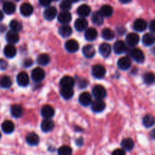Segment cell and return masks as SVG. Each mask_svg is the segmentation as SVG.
Listing matches in <instances>:
<instances>
[{"mask_svg": "<svg viewBox=\"0 0 155 155\" xmlns=\"http://www.w3.org/2000/svg\"><path fill=\"white\" fill-rule=\"evenodd\" d=\"M99 12L104 18H109L113 15L114 9L109 5H104L102 7H101Z\"/></svg>", "mask_w": 155, "mask_h": 155, "instance_id": "obj_29", "label": "cell"}, {"mask_svg": "<svg viewBox=\"0 0 155 155\" xmlns=\"http://www.w3.org/2000/svg\"><path fill=\"white\" fill-rule=\"evenodd\" d=\"M20 12L24 17H29L33 14V7L30 3H24L20 7Z\"/></svg>", "mask_w": 155, "mask_h": 155, "instance_id": "obj_14", "label": "cell"}, {"mask_svg": "<svg viewBox=\"0 0 155 155\" xmlns=\"http://www.w3.org/2000/svg\"><path fill=\"white\" fill-rule=\"evenodd\" d=\"M119 1L123 4H128L130 2H132V0H119Z\"/></svg>", "mask_w": 155, "mask_h": 155, "instance_id": "obj_52", "label": "cell"}, {"mask_svg": "<svg viewBox=\"0 0 155 155\" xmlns=\"http://www.w3.org/2000/svg\"><path fill=\"white\" fill-rule=\"evenodd\" d=\"M12 81L8 76H3L0 78V87L3 89H8L12 86Z\"/></svg>", "mask_w": 155, "mask_h": 155, "instance_id": "obj_39", "label": "cell"}, {"mask_svg": "<svg viewBox=\"0 0 155 155\" xmlns=\"http://www.w3.org/2000/svg\"><path fill=\"white\" fill-rule=\"evenodd\" d=\"M92 21L94 24L100 26L104 22V17L100 14L99 12H95L92 14Z\"/></svg>", "mask_w": 155, "mask_h": 155, "instance_id": "obj_37", "label": "cell"}, {"mask_svg": "<svg viewBox=\"0 0 155 155\" xmlns=\"http://www.w3.org/2000/svg\"><path fill=\"white\" fill-rule=\"evenodd\" d=\"M92 95L95 97L96 99L102 100V98H105L107 92L104 86H101V85H97V86H94L92 89Z\"/></svg>", "mask_w": 155, "mask_h": 155, "instance_id": "obj_2", "label": "cell"}, {"mask_svg": "<svg viewBox=\"0 0 155 155\" xmlns=\"http://www.w3.org/2000/svg\"><path fill=\"white\" fill-rule=\"evenodd\" d=\"M142 42L146 46H151L155 43V36L151 33H146L142 38Z\"/></svg>", "mask_w": 155, "mask_h": 155, "instance_id": "obj_31", "label": "cell"}, {"mask_svg": "<svg viewBox=\"0 0 155 155\" xmlns=\"http://www.w3.org/2000/svg\"><path fill=\"white\" fill-rule=\"evenodd\" d=\"M2 130L6 134H10L15 130V124L11 120H5L2 124Z\"/></svg>", "mask_w": 155, "mask_h": 155, "instance_id": "obj_22", "label": "cell"}, {"mask_svg": "<svg viewBox=\"0 0 155 155\" xmlns=\"http://www.w3.org/2000/svg\"><path fill=\"white\" fill-rule=\"evenodd\" d=\"M60 93L64 99H70L74 95V90H73V88L61 87V88Z\"/></svg>", "mask_w": 155, "mask_h": 155, "instance_id": "obj_34", "label": "cell"}, {"mask_svg": "<svg viewBox=\"0 0 155 155\" xmlns=\"http://www.w3.org/2000/svg\"><path fill=\"white\" fill-rule=\"evenodd\" d=\"M79 48H80V45L75 39H69L65 43V48L70 53L77 52L79 50Z\"/></svg>", "mask_w": 155, "mask_h": 155, "instance_id": "obj_5", "label": "cell"}, {"mask_svg": "<svg viewBox=\"0 0 155 155\" xmlns=\"http://www.w3.org/2000/svg\"><path fill=\"white\" fill-rule=\"evenodd\" d=\"M26 141L28 145H32V146L37 145L39 142V136L35 133H30L26 137Z\"/></svg>", "mask_w": 155, "mask_h": 155, "instance_id": "obj_23", "label": "cell"}, {"mask_svg": "<svg viewBox=\"0 0 155 155\" xmlns=\"http://www.w3.org/2000/svg\"><path fill=\"white\" fill-rule=\"evenodd\" d=\"M151 52H152L153 54H154L155 55V46L154 47V48H151Z\"/></svg>", "mask_w": 155, "mask_h": 155, "instance_id": "obj_54", "label": "cell"}, {"mask_svg": "<svg viewBox=\"0 0 155 155\" xmlns=\"http://www.w3.org/2000/svg\"><path fill=\"white\" fill-rule=\"evenodd\" d=\"M139 39H140V38L137 33H130L126 37V42L130 46H135L139 43Z\"/></svg>", "mask_w": 155, "mask_h": 155, "instance_id": "obj_13", "label": "cell"}, {"mask_svg": "<svg viewBox=\"0 0 155 155\" xmlns=\"http://www.w3.org/2000/svg\"><path fill=\"white\" fill-rule=\"evenodd\" d=\"M11 114L15 118L21 117L23 115V107L20 104H13L11 107Z\"/></svg>", "mask_w": 155, "mask_h": 155, "instance_id": "obj_28", "label": "cell"}, {"mask_svg": "<svg viewBox=\"0 0 155 155\" xmlns=\"http://www.w3.org/2000/svg\"><path fill=\"white\" fill-rule=\"evenodd\" d=\"M112 155H126L125 151L124 149H121V148H118V149L114 150L112 153Z\"/></svg>", "mask_w": 155, "mask_h": 155, "instance_id": "obj_45", "label": "cell"}, {"mask_svg": "<svg viewBox=\"0 0 155 155\" xmlns=\"http://www.w3.org/2000/svg\"><path fill=\"white\" fill-rule=\"evenodd\" d=\"M53 1H58V0H53Z\"/></svg>", "mask_w": 155, "mask_h": 155, "instance_id": "obj_57", "label": "cell"}, {"mask_svg": "<svg viewBox=\"0 0 155 155\" xmlns=\"http://www.w3.org/2000/svg\"><path fill=\"white\" fill-rule=\"evenodd\" d=\"M121 146L124 151H130L134 148V142L130 138H127L121 142Z\"/></svg>", "mask_w": 155, "mask_h": 155, "instance_id": "obj_27", "label": "cell"}, {"mask_svg": "<svg viewBox=\"0 0 155 155\" xmlns=\"http://www.w3.org/2000/svg\"><path fill=\"white\" fill-rule=\"evenodd\" d=\"M149 30L152 33H155V20H152L149 23Z\"/></svg>", "mask_w": 155, "mask_h": 155, "instance_id": "obj_47", "label": "cell"}, {"mask_svg": "<svg viewBox=\"0 0 155 155\" xmlns=\"http://www.w3.org/2000/svg\"><path fill=\"white\" fill-rule=\"evenodd\" d=\"M147 28V22L144 19L139 18L136 19L133 23V29L136 31L138 32H143L146 30Z\"/></svg>", "mask_w": 155, "mask_h": 155, "instance_id": "obj_11", "label": "cell"}, {"mask_svg": "<svg viewBox=\"0 0 155 155\" xmlns=\"http://www.w3.org/2000/svg\"><path fill=\"white\" fill-rule=\"evenodd\" d=\"M150 136L152 139H155V129L151 130V133H150Z\"/></svg>", "mask_w": 155, "mask_h": 155, "instance_id": "obj_51", "label": "cell"}, {"mask_svg": "<svg viewBox=\"0 0 155 155\" xmlns=\"http://www.w3.org/2000/svg\"><path fill=\"white\" fill-rule=\"evenodd\" d=\"M72 7V2L69 0H63L60 4V8L63 12H68Z\"/></svg>", "mask_w": 155, "mask_h": 155, "instance_id": "obj_43", "label": "cell"}, {"mask_svg": "<svg viewBox=\"0 0 155 155\" xmlns=\"http://www.w3.org/2000/svg\"><path fill=\"white\" fill-rule=\"evenodd\" d=\"M58 155H72V149L68 145H64L58 150Z\"/></svg>", "mask_w": 155, "mask_h": 155, "instance_id": "obj_42", "label": "cell"}, {"mask_svg": "<svg viewBox=\"0 0 155 155\" xmlns=\"http://www.w3.org/2000/svg\"><path fill=\"white\" fill-rule=\"evenodd\" d=\"M10 28L11 30H13V31L15 32H19L22 30L23 26L21 24V23L20 21H17V20H12L10 22Z\"/></svg>", "mask_w": 155, "mask_h": 155, "instance_id": "obj_40", "label": "cell"}, {"mask_svg": "<svg viewBox=\"0 0 155 155\" xmlns=\"http://www.w3.org/2000/svg\"><path fill=\"white\" fill-rule=\"evenodd\" d=\"M98 36V32L95 28H89L86 30L85 32V38L88 41H93L95 40Z\"/></svg>", "mask_w": 155, "mask_h": 155, "instance_id": "obj_32", "label": "cell"}, {"mask_svg": "<svg viewBox=\"0 0 155 155\" xmlns=\"http://www.w3.org/2000/svg\"><path fill=\"white\" fill-rule=\"evenodd\" d=\"M91 13V8L88 5H81L80 7L77 8V14L80 15L81 18H86L89 16Z\"/></svg>", "mask_w": 155, "mask_h": 155, "instance_id": "obj_25", "label": "cell"}, {"mask_svg": "<svg viewBox=\"0 0 155 155\" xmlns=\"http://www.w3.org/2000/svg\"><path fill=\"white\" fill-rule=\"evenodd\" d=\"M71 19H72V16L69 12H62L58 16V20L59 22L64 25H67V24L71 22Z\"/></svg>", "mask_w": 155, "mask_h": 155, "instance_id": "obj_19", "label": "cell"}, {"mask_svg": "<svg viewBox=\"0 0 155 155\" xmlns=\"http://www.w3.org/2000/svg\"><path fill=\"white\" fill-rule=\"evenodd\" d=\"M142 123L145 127L149 128V127H153L155 124V117L151 114L145 115L142 120Z\"/></svg>", "mask_w": 155, "mask_h": 155, "instance_id": "obj_33", "label": "cell"}, {"mask_svg": "<svg viewBox=\"0 0 155 155\" xmlns=\"http://www.w3.org/2000/svg\"><path fill=\"white\" fill-rule=\"evenodd\" d=\"M105 103L101 99H96L92 102V110L95 113H100L105 108Z\"/></svg>", "mask_w": 155, "mask_h": 155, "instance_id": "obj_8", "label": "cell"}, {"mask_svg": "<svg viewBox=\"0 0 155 155\" xmlns=\"http://www.w3.org/2000/svg\"><path fill=\"white\" fill-rule=\"evenodd\" d=\"M8 68V62L4 59H0V70L3 71Z\"/></svg>", "mask_w": 155, "mask_h": 155, "instance_id": "obj_44", "label": "cell"}, {"mask_svg": "<svg viewBox=\"0 0 155 155\" xmlns=\"http://www.w3.org/2000/svg\"><path fill=\"white\" fill-rule=\"evenodd\" d=\"M5 39L9 44L13 45V44L17 43V42L19 41L20 37L18 32L13 31V30H10V31H8L7 33H6Z\"/></svg>", "mask_w": 155, "mask_h": 155, "instance_id": "obj_15", "label": "cell"}, {"mask_svg": "<svg viewBox=\"0 0 155 155\" xmlns=\"http://www.w3.org/2000/svg\"><path fill=\"white\" fill-rule=\"evenodd\" d=\"M92 74L95 78L102 79L106 74V69L103 65H94L92 68Z\"/></svg>", "mask_w": 155, "mask_h": 155, "instance_id": "obj_1", "label": "cell"}, {"mask_svg": "<svg viewBox=\"0 0 155 155\" xmlns=\"http://www.w3.org/2000/svg\"><path fill=\"white\" fill-rule=\"evenodd\" d=\"M15 1H20V0H15Z\"/></svg>", "mask_w": 155, "mask_h": 155, "instance_id": "obj_58", "label": "cell"}, {"mask_svg": "<svg viewBox=\"0 0 155 155\" xmlns=\"http://www.w3.org/2000/svg\"><path fill=\"white\" fill-rule=\"evenodd\" d=\"M114 51L117 54H124L127 51V46L124 41H117L114 45Z\"/></svg>", "mask_w": 155, "mask_h": 155, "instance_id": "obj_10", "label": "cell"}, {"mask_svg": "<svg viewBox=\"0 0 155 155\" xmlns=\"http://www.w3.org/2000/svg\"><path fill=\"white\" fill-rule=\"evenodd\" d=\"M41 115L45 119H51L54 115V109L51 105H44L41 109Z\"/></svg>", "mask_w": 155, "mask_h": 155, "instance_id": "obj_6", "label": "cell"}, {"mask_svg": "<svg viewBox=\"0 0 155 155\" xmlns=\"http://www.w3.org/2000/svg\"><path fill=\"white\" fill-rule=\"evenodd\" d=\"M2 8L5 14H7V15H12L15 12V10H16V6L12 2L7 1L3 3Z\"/></svg>", "mask_w": 155, "mask_h": 155, "instance_id": "obj_26", "label": "cell"}, {"mask_svg": "<svg viewBox=\"0 0 155 155\" xmlns=\"http://www.w3.org/2000/svg\"><path fill=\"white\" fill-rule=\"evenodd\" d=\"M54 127V124L51 119H45L41 124V130L44 133H48L51 131Z\"/></svg>", "mask_w": 155, "mask_h": 155, "instance_id": "obj_21", "label": "cell"}, {"mask_svg": "<svg viewBox=\"0 0 155 155\" xmlns=\"http://www.w3.org/2000/svg\"><path fill=\"white\" fill-rule=\"evenodd\" d=\"M4 18V15H3V12L0 10V21H2Z\"/></svg>", "mask_w": 155, "mask_h": 155, "instance_id": "obj_53", "label": "cell"}, {"mask_svg": "<svg viewBox=\"0 0 155 155\" xmlns=\"http://www.w3.org/2000/svg\"><path fill=\"white\" fill-rule=\"evenodd\" d=\"M79 101L83 106H89L92 104V96L89 92H83L79 97Z\"/></svg>", "mask_w": 155, "mask_h": 155, "instance_id": "obj_20", "label": "cell"}, {"mask_svg": "<svg viewBox=\"0 0 155 155\" xmlns=\"http://www.w3.org/2000/svg\"><path fill=\"white\" fill-rule=\"evenodd\" d=\"M74 84H75V80L72 77H70V76H65L60 81L61 87L73 88Z\"/></svg>", "mask_w": 155, "mask_h": 155, "instance_id": "obj_18", "label": "cell"}, {"mask_svg": "<svg viewBox=\"0 0 155 155\" xmlns=\"http://www.w3.org/2000/svg\"><path fill=\"white\" fill-rule=\"evenodd\" d=\"M33 64V61L31 59H26L25 61H24V66L26 67V68H29V67L32 66Z\"/></svg>", "mask_w": 155, "mask_h": 155, "instance_id": "obj_48", "label": "cell"}, {"mask_svg": "<svg viewBox=\"0 0 155 155\" xmlns=\"http://www.w3.org/2000/svg\"><path fill=\"white\" fill-rule=\"evenodd\" d=\"M74 27L77 31H84L88 27V21H86V18H80L76 20L75 23H74Z\"/></svg>", "mask_w": 155, "mask_h": 155, "instance_id": "obj_12", "label": "cell"}, {"mask_svg": "<svg viewBox=\"0 0 155 155\" xmlns=\"http://www.w3.org/2000/svg\"><path fill=\"white\" fill-rule=\"evenodd\" d=\"M17 54V49L13 45L8 44L4 48V54L8 58H12Z\"/></svg>", "mask_w": 155, "mask_h": 155, "instance_id": "obj_24", "label": "cell"}, {"mask_svg": "<svg viewBox=\"0 0 155 155\" xmlns=\"http://www.w3.org/2000/svg\"><path fill=\"white\" fill-rule=\"evenodd\" d=\"M30 78L27 73L21 72L17 76V83L21 86H27L29 84Z\"/></svg>", "mask_w": 155, "mask_h": 155, "instance_id": "obj_9", "label": "cell"}, {"mask_svg": "<svg viewBox=\"0 0 155 155\" xmlns=\"http://www.w3.org/2000/svg\"><path fill=\"white\" fill-rule=\"evenodd\" d=\"M71 2H77L78 1H80V0H69Z\"/></svg>", "mask_w": 155, "mask_h": 155, "instance_id": "obj_55", "label": "cell"}, {"mask_svg": "<svg viewBox=\"0 0 155 155\" xmlns=\"http://www.w3.org/2000/svg\"><path fill=\"white\" fill-rule=\"evenodd\" d=\"M76 142H77V145H82L83 143V140L82 138H80V139H78L77 141H76Z\"/></svg>", "mask_w": 155, "mask_h": 155, "instance_id": "obj_50", "label": "cell"}, {"mask_svg": "<svg viewBox=\"0 0 155 155\" xmlns=\"http://www.w3.org/2000/svg\"><path fill=\"white\" fill-rule=\"evenodd\" d=\"M98 50H99V53L101 56H103L104 58H107L110 56V53H111V46L110 45V44L104 42L100 45Z\"/></svg>", "mask_w": 155, "mask_h": 155, "instance_id": "obj_16", "label": "cell"}, {"mask_svg": "<svg viewBox=\"0 0 155 155\" xmlns=\"http://www.w3.org/2000/svg\"><path fill=\"white\" fill-rule=\"evenodd\" d=\"M154 1H155V0H154Z\"/></svg>", "mask_w": 155, "mask_h": 155, "instance_id": "obj_59", "label": "cell"}, {"mask_svg": "<svg viewBox=\"0 0 155 155\" xmlns=\"http://www.w3.org/2000/svg\"><path fill=\"white\" fill-rule=\"evenodd\" d=\"M130 54L133 60L138 63H142L145 61V54L143 51L139 48H133L130 51Z\"/></svg>", "mask_w": 155, "mask_h": 155, "instance_id": "obj_4", "label": "cell"}, {"mask_svg": "<svg viewBox=\"0 0 155 155\" xmlns=\"http://www.w3.org/2000/svg\"><path fill=\"white\" fill-rule=\"evenodd\" d=\"M45 71L40 68H35L34 70H33V71L31 73V77L33 79V80L35 82H37V83L42 81L44 80V78H45Z\"/></svg>", "mask_w": 155, "mask_h": 155, "instance_id": "obj_3", "label": "cell"}, {"mask_svg": "<svg viewBox=\"0 0 155 155\" xmlns=\"http://www.w3.org/2000/svg\"><path fill=\"white\" fill-rule=\"evenodd\" d=\"M132 61L128 57H122L118 60L117 66L118 68L122 71H127L131 67Z\"/></svg>", "mask_w": 155, "mask_h": 155, "instance_id": "obj_7", "label": "cell"}, {"mask_svg": "<svg viewBox=\"0 0 155 155\" xmlns=\"http://www.w3.org/2000/svg\"><path fill=\"white\" fill-rule=\"evenodd\" d=\"M1 136H2V135H1V133H0V138H1Z\"/></svg>", "mask_w": 155, "mask_h": 155, "instance_id": "obj_56", "label": "cell"}, {"mask_svg": "<svg viewBox=\"0 0 155 155\" xmlns=\"http://www.w3.org/2000/svg\"><path fill=\"white\" fill-rule=\"evenodd\" d=\"M57 9L54 6L48 7L44 12V18L48 21H51L54 19L57 15Z\"/></svg>", "mask_w": 155, "mask_h": 155, "instance_id": "obj_17", "label": "cell"}, {"mask_svg": "<svg viewBox=\"0 0 155 155\" xmlns=\"http://www.w3.org/2000/svg\"><path fill=\"white\" fill-rule=\"evenodd\" d=\"M101 36H102L103 39H104L105 40H112V39L115 37V33L111 29L104 28V30H102V32H101Z\"/></svg>", "mask_w": 155, "mask_h": 155, "instance_id": "obj_35", "label": "cell"}, {"mask_svg": "<svg viewBox=\"0 0 155 155\" xmlns=\"http://www.w3.org/2000/svg\"><path fill=\"white\" fill-rule=\"evenodd\" d=\"M39 4L42 6H48L51 4L52 0H39Z\"/></svg>", "mask_w": 155, "mask_h": 155, "instance_id": "obj_46", "label": "cell"}, {"mask_svg": "<svg viewBox=\"0 0 155 155\" xmlns=\"http://www.w3.org/2000/svg\"><path fill=\"white\" fill-rule=\"evenodd\" d=\"M59 33L62 37H68L72 34V28L68 25H63L59 28Z\"/></svg>", "mask_w": 155, "mask_h": 155, "instance_id": "obj_36", "label": "cell"}, {"mask_svg": "<svg viewBox=\"0 0 155 155\" xmlns=\"http://www.w3.org/2000/svg\"><path fill=\"white\" fill-rule=\"evenodd\" d=\"M79 85H80V87H82V88L86 87V86H87V81H86V80H80V82H79Z\"/></svg>", "mask_w": 155, "mask_h": 155, "instance_id": "obj_49", "label": "cell"}, {"mask_svg": "<svg viewBox=\"0 0 155 155\" xmlns=\"http://www.w3.org/2000/svg\"><path fill=\"white\" fill-rule=\"evenodd\" d=\"M83 55L88 58H91L93 57L95 54V50L93 45H86L83 48Z\"/></svg>", "mask_w": 155, "mask_h": 155, "instance_id": "obj_30", "label": "cell"}, {"mask_svg": "<svg viewBox=\"0 0 155 155\" xmlns=\"http://www.w3.org/2000/svg\"><path fill=\"white\" fill-rule=\"evenodd\" d=\"M36 61L40 66H45L50 62V57L47 54H40L38 55Z\"/></svg>", "mask_w": 155, "mask_h": 155, "instance_id": "obj_38", "label": "cell"}, {"mask_svg": "<svg viewBox=\"0 0 155 155\" xmlns=\"http://www.w3.org/2000/svg\"><path fill=\"white\" fill-rule=\"evenodd\" d=\"M143 80L146 84H152V83L155 81V75L151 72L145 73L143 75Z\"/></svg>", "mask_w": 155, "mask_h": 155, "instance_id": "obj_41", "label": "cell"}]
</instances>
